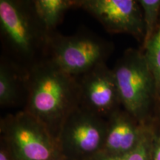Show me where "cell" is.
<instances>
[{
  "label": "cell",
  "mask_w": 160,
  "mask_h": 160,
  "mask_svg": "<svg viewBox=\"0 0 160 160\" xmlns=\"http://www.w3.org/2000/svg\"><path fill=\"white\" fill-rule=\"evenodd\" d=\"M122 108L142 123L153 119L152 109L157 101L155 79L145 53L128 49L113 69Z\"/></svg>",
  "instance_id": "cell-3"
},
{
  "label": "cell",
  "mask_w": 160,
  "mask_h": 160,
  "mask_svg": "<svg viewBox=\"0 0 160 160\" xmlns=\"http://www.w3.org/2000/svg\"><path fill=\"white\" fill-rule=\"evenodd\" d=\"M79 8L97 19L111 33H126L144 41L142 10L135 0H79Z\"/></svg>",
  "instance_id": "cell-7"
},
{
  "label": "cell",
  "mask_w": 160,
  "mask_h": 160,
  "mask_svg": "<svg viewBox=\"0 0 160 160\" xmlns=\"http://www.w3.org/2000/svg\"><path fill=\"white\" fill-rule=\"evenodd\" d=\"M77 78L80 106L105 119L121 108L114 73L106 63L96 66Z\"/></svg>",
  "instance_id": "cell-8"
},
{
  "label": "cell",
  "mask_w": 160,
  "mask_h": 160,
  "mask_svg": "<svg viewBox=\"0 0 160 160\" xmlns=\"http://www.w3.org/2000/svg\"><path fill=\"white\" fill-rule=\"evenodd\" d=\"M79 0H33L38 17L49 33L54 32L68 10L79 7Z\"/></svg>",
  "instance_id": "cell-11"
},
{
  "label": "cell",
  "mask_w": 160,
  "mask_h": 160,
  "mask_svg": "<svg viewBox=\"0 0 160 160\" xmlns=\"http://www.w3.org/2000/svg\"><path fill=\"white\" fill-rule=\"evenodd\" d=\"M28 71L20 68L5 56L0 62V106L14 108L25 106L27 98Z\"/></svg>",
  "instance_id": "cell-10"
},
{
  "label": "cell",
  "mask_w": 160,
  "mask_h": 160,
  "mask_svg": "<svg viewBox=\"0 0 160 160\" xmlns=\"http://www.w3.org/2000/svg\"><path fill=\"white\" fill-rule=\"evenodd\" d=\"M0 140L15 160L62 158L57 139L42 123L25 110L2 118Z\"/></svg>",
  "instance_id": "cell-4"
},
{
  "label": "cell",
  "mask_w": 160,
  "mask_h": 160,
  "mask_svg": "<svg viewBox=\"0 0 160 160\" xmlns=\"http://www.w3.org/2000/svg\"><path fill=\"white\" fill-rule=\"evenodd\" d=\"M151 160H160V119L153 117L151 121Z\"/></svg>",
  "instance_id": "cell-15"
},
{
  "label": "cell",
  "mask_w": 160,
  "mask_h": 160,
  "mask_svg": "<svg viewBox=\"0 0 160 160\" xmlns=\"http://www.w3.org/2000/svg\"><path fill=\"white\" fill-rule=\"evenodd\" d=\"M0 160H15L8 149L7 146L0 140Z\"/></svg>",
  "instance_id": "cell-16"
},
{
  "label": "cell",
  "mask_w": 160,
  "mask_h": 160,
  "mask_svg": "<svg viewBox=\"0 0 160 160\" xmlns=\"http://www.w3.org/2000/svg\"><path fill=\"white\" fill-rule=\"evenodd\" d=\"M157 103L158 104V109H159V116H158V117H156L158 118L159 119H160V97H159L157 99Z\"/></svg>",
  "instance_id": "cell-17"
},
{
  "label": "cell",
  "mask_w": 160,
  "mask_h": 160,
  "mask_svg": "<svg viewBox=\"0 0 160 160\" xmlns=\"http://www.w3.org/2000/svg\"><path fill=\"white\" fill-rule=\"evenodd\" d=\"M107 133V119L79 106L62 128L57 142L66 160H92L101 153Z\"/></svg>",
  "instance_id": "cell-6"
},
{
  "label": "cell",
  "mask_w": 160,
  "mask_h": 160,
  "mask_svg": "<svg viewBox=\"0 0 160 160\" xmlns=\"http://www.w3.org/2000/svg\"><path fill=\"white\" fill-rule=\"evenodd\" d=\"M113 51V44L89 32L64 36L50 34L47 57L61 71L79 77L105 63Z\"/></svg>",
  "instance_id": "cell-5"
},
{
  "label": "cell",
  "mask_w": 160,
  "mask_h": 160,
  "mask_svg": "<svg viewBox=\"0 0 160 160\" xmlns=\"http://www.w3.org/2000/svg\"><path fill=\"white\" fill-rule=\"evenodd\" d=\"M27 86L23 110L42 123L57 141L65 120L80 105L78 78L45 59L29 70Z\"/></svg>",
  "instance_id": "cell-1"
},
{
  "label": "cell",
  "mask_w": 160,
  "mask_h": 160,
  "mask_svg": "<svg viewBox=\"0 0 160 160\" xmlns=\"http://www.w3.org/2000/svg\"><path fill=\"white\" fill-rule=\"evenodd\" d=\"M143 49L146 60L154 77L158 99L160 97V21L154 35Z\"/></svg>",
  "instance_id": "cell-14"
},
{
  "label": "cell",
  "mask_w": 160,
  "mask_h": 160,
  "mask_svg": "<svg viewBox=\"0 0 160 160\" xmlns=\"http://www.w3.org/2000/svg\"><path fill=\"white\" fill-rule=\"evenodd\" d=\"M151 121L142 139L133 151L125 154L115 156L100 153L92 160H151Z\"/></svg>",
  "instance_id": "cell-13"
},
{
  "label": "cell",
  "mask_w": 160,
  "mask_h": 160,
  "mask_svg": "<svg viewBox=\"0 0 160 160\" xmlns=\"http://www.w3.org/2000/svg\"><path fill=\"white\" fill-rule=\"evenodd\" d=\"M148 123L140 122L122 108L118 109L107 119V133L101 153L115 156L133 151L142 139Z\"/></svg>",
  "instance_id": "cell-9"
},
{
  "label": "cell",
  "mask_w": 160,
  "mask_h": 160,
  "mask_svg": "<svg viewBox=\"0 0 160 160\" xmlns=\"http://www.w3.org/2000/svg\"><path fill=\"white\" fill-rule=\"evenodd\" d=\"M0 30L5 56L28 71L47 57L49 33L33 1L0 0Z\"/></svg>",
  "instance_id": "cell-2"
},
{
  "label": "cell",
  "mask_w": 160,
  "mask_h": 160,
  "mask_svg": "<svg viewBox=\"0 0 160 160\" xmlns=\"http://www.w3.org/2000/svg\"><path fill=\"white\" fill-rule=\"evenodd\" d=\"M57 160H66V159H64V158H62H62H60V159H57Z\"/></svg>",
  "instance_id": "cell-18"
},
{
  "label": "cell",
  "mask_w": 160,
  "mask_h": 160,
  "mask_svg": "<svg viewBox=\"0 0 160 160\" xmlns=\"http://www.w3.org/2000/svg\"><path fill=\"white\" fill-rule=\"evenodd\" d=\"M139 3L142 10L143 21L145 25L144 48L154 35L159 25L160 0H139Z\"/></svg>",
  "instance_id": "cell-12"
}]
</instances>
